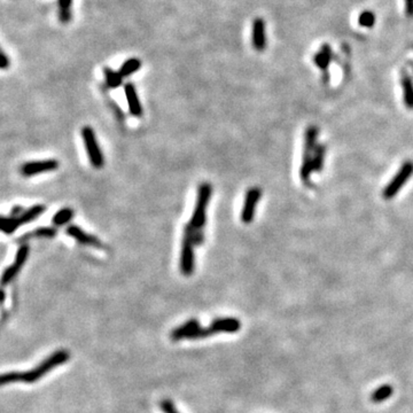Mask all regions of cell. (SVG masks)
Listing matches in <instances>:
<instances>
[{
  "mask_svg": "<svg viewBox=\"0 0 413 413\" xmlns=\"http://www.w3.org/2000/svg\"><path fill=\"white\" fill-rule=\"evenodd\" d=\"M325 152H326V148H325L324 145L317 146L316 149L313 150L312 164H313V170H315V171H320V170H323L324 161H325Z\"/></svg>",
  "mask_w": 413,
  "mask_h": 413,
  "instance_id": "7402d4cb",
  "label": "cell"
},
{
  "mask_svg": "<svg viewBox=\"0 0 413 413\" xmlns=\"http://www.w3.org/2000/svg\"><path fill=\"white\" fill-rule=\"evenodd\" d=\"M358 22L361 27L365 28H371L375 23V17L372 12H364V13L360 14V17L358 19Z\"/></svg>",
  "mask_w": 413,
  "mask_h": 413,
  "instance_id": "484cf974",
  "label": "cell"
},
{
  "mask_svg": "<svg viewBox=\"0 0 413 413\" xmlns=\"http://www.w3.org/2000/svg\"><path fill=\"white\" fill-rule=\"evenodd\" d=\"M402 86L405 106L408 109H413V82L406 71L402 73Z\"/></svg>",
  "mask_w": 413,
  "mask_h": 413,
  "instance_id": "5bb4252c",
  "label": "cell"
},
{
  "mask_svg": "<svg viewBox=\"0 0 413 413\" xmlns=\"http://www.w3.org/2000/svg\"><path fill=\"white\" fill-rule=\"evenodd\" d=\"M74 216V210L69 208V207H65V208H61L58 213L54 214V216L52 217V223H53L54 226H58L59 228V226L68 224Z\"/></svg>",
  "mask_w": 413,
  "mask_h": 413,
  "instance_id": "ac0fdd59",
  "label": "cell"
},
{
  "mask_svg": "<svg viewBox=\"0 0 413 413\" xmlns=\"http://www.w3.org/2000/svg\"><path fill=\"white\" fill-rule=\"evenodd\" d=\"M209 327L212 328L214 334H217V333H236L241 328V323L239 319L234 318V317H222V318L213 320Z\"/></svg>",
  "mask_w": 413,
  "mask_h": 413,
  "instance_id": "7c38bea8",
  "label": "cell"
},
{
  "mask_svg": "<svg viewBox=\"0 0 413 413\" xmlns=\"http://www.w3.org/2000/svg\"><path fill=\"white\" fill-rule=\"evenodd\" d=\"M413 174V162L406 161L400 166L398 171L392 177V179L388 182V185L382 190V196L386 200H390L396 196L400 188L405 186L407 180L410 179Z\"/></svg>",
  "mask_w": 413,
  "mask_h": 413,
  "instance_id": "8992f818",
  "label": "cell"
},
{
  "mask_svg": "<svg viewBox=\"0 0 413 413\" xmlns=\"http://www.w3.org/2000/svg\"><path fill=\"white\" fill-rule=\"evenodd\" d=\"M69 352L67 350H58L52 353L51 356L44 359L38 366L27 372H10L2 375L0 382L2 384L13 383V382H27L34 383L39 379H42L44 375L51 372L53 368L58 367L59 365H62L68 361Z\"/></svg>",
  "mask_w": 413,
  "mask_h": 413,
  "instance_id": "6da1fadb",
  "label": "cell"
},
{
  "mask_svg": "<svg viewBox=\"0 0 413 413\" xmlns=\"http://www.w3.org/2000/svg\"><path fill=\"white\" fill-rule=\"evenodd\" d=\"M71 6H73V0H58L59 17L62 23L69 22L71 18Z\"/></svg>",
  "mask_w": 413,
  "mask_h": 413,
  "instance_id": "603a6c76",
  "label": "cell"
},
{
  "mask_svg": "<svg viewBox=\"0 0 413 413\" xmlns=\"http://www.w3.org/2000/svg\"><path fill=\"white\" fill-rule=\"evenodd\" d=\"M57 233H58L57 229L45 228V226H43V228L36 229L35 231L31 233V236L38 237V238H53L57 236Z\"/></svg>",
  "mask_w": 413,
  "mask_h": 413,
  "instance_id": "d4e9b609",
  "label": "cell"
},
{
  "mask_svg": "<svg viewBox=\"0 0 413 413\" xmlns=\"http://www.w3.org/2000/svg\"><path fill=\"white\" fill-rule=\"evenodd\" d=\"M195 242L193 238V226L189 223L185 225L184 236L181 240L179 269L185 277H189L195 270V253H194Z\"/></svg>",
  "mask_w": 413,
  "mask_h": 413,
  "instance_id": "7a4b0ae2",
  "label": "cell"
},
{
  "mask_svg": "<svg viewBox=\"0 0 413 413\" xmlns=\"http://www.w3.org/2000/svg\"><path fill=\"white\" fill-rule=\"evenodd\" d=\"M313 170V164H312V156L311 153L305 152L303 155V158H302V165L300 169V174H301V179L304 182L305 185L310 184V177H311Z\"/></svg>",
  "mask_w": 413,
  "mask_h": 413,
  "instance_id": "9a60e30c",
  "label": "cell"
},
{
  "mask_svg": "<svg viewBox=\"0 0 413 413\" xmlns=\"http://www.w3.org/2000/svg\"><path fill=\"white\" fill-rule=\"evenodd\" d=\"M317 137H318V129L316 126H309L304 134V148L307 153H312L317 147Z\"/></svg>",
  "mask_w": 413,
  "mask_h": 413,
  "instance_id": "44dd1931",
  "label": "cell"
},
{
  "mask_svg": "<svg viewBox=\"0 0 413 413\" xmlns=\"http://www.w3.org/2000/svg\"><path fill=\"white\" fill-rule=\"evenodd\" d=\"M124 93H125L126 102H128L130 114L132 115L133 117H137V118L141 117L144 110H142V106H141L140 99H139L136 86H134L132 83H126V84L124 85Z\"/></svg>",
  "mask_w": 413,
  "mask_h": 413,
  "instance_id": "8fae6325",
  "label": "cell"
},
{
  "mask_svg": "<svg viewBox=\"0 0 413 413\" xmlns=\"http://www.w3.org/2000/svg\"><path fill=\"white\" fill-rule=\"evenodd\" d=\"M331 60H332L331 47H329L328 45H324L323 47H321L318 53L316 54V57H315L316 65L318 68L325 70L328 67Z\"/></svg>",
  "mask_w": 413,
  "mask_h": 413,
  "instance_id": "ffe728a7",
  "label": "cell"
},
{
  "mask_svg": "<svg viewBox=\"0 0 413 413\" xmlns=\"http://www.w3.org/2000/svg\"><path fill=\"white\" fill-rule=\"evenodd\" d=\"M262 197V189L260 187H250L246 192L244 205L241 212V221L245 224H250L255 217L256 207Z\"/></svg>",
  "mask_w": 413,
  "mask_h": 413,
  "instance_id": "ba28073f",
  "label": "cell"
},
{
  "mask_svg": "<svg viewBox=\"0 0 413 413\" xmlns=\"http://www.w3.org/2000/svg\"><path fill=\"white\" fill-rule=\"evenodd\" d=\"M0 65H2V69H6L10 67V59L7 57L5 52H3L2 54V63H0Z\"/></svg>",
  "mask_w": 413,
  "mask_h": 413,
  "instance_id": "f1b7e54d",
  "label": "cell"
},
{
  "mask_svg": "<svg viewBox=\"0 0 413 413\" xmlns=\"http://www.w3.org/2000/svg\"><path fill=\"white\" fill-rule=\"evenodd\" d=\"M198 325H200V324H198L197 319H189V320L186 321L185 324H182V325H180V326H178L177 328H174L173 331L171 332V335H170V336H171V339L173 341L184 340L186 334H187L189 331H192L193 328L197 327Z\"/></svg>",
  "mask_w": 413,
  "mask_h": 413,
  "instance_id": "2e32d148",
  "label": "cell"
},
{
  "mask_svg": "<svg viewBox=\"0 0 413 413\" xmlns=\"http://www.w3.org/2000/svg\"><path fill=\"white\" fill-rule=\"evenodd\" d=\"M66 233L68 234L69 237L73 238L74 240H76L77 242L85 246H91V247H95L99 249L103 248V244L98 239L97 237L93 236V234L87 233L84 230L79 228L77 225H69L68 228L66 229Z\"/></svg>",
  "mask_w": 413,
  "mask_h": 413,
  "instance_id": "30bf717a",
  "label": "cell"
},
{
  "mask_svg": "<svg viewBox=\"0 0 413 413\" xmlns=\"http://www.w3.org/2000/svg\"><path fill=\"white\" fill-rule=\"evenodd\" d=\"M392 395V387L390 384H383L372 394V400L374 403H381L388 399Z\"/></svg>",
  "mask_w": 413,
  "mask_h": 413,
  "instance_id": "cb8c5ba5",
  "label": "cell"
},
{
  "mask_svg": "<svg viewBox=\"0 0 413 413\" xmlns=\"http://www.w3.org/2000/svg\"><path fill=\"white\" fill-rule=\"evenodd\" d=\"M253 47L258 52H262L267 47V34H265V22L263 19L256 18L253 22L252 31Z\"/></svg>",
  "mask_w": 413,
  "mask_h": 413,
  "instance_id": "4fadbf2b",
  "label": "cell"
},
{
  "mask_svg": "<svg viewBox=\"0 0 413 413\" xmlns=\"http://www.w3.org/2000/svg\"><path fill=\"white\" fill-rule=\"evenodd\" d=\"M103 75H105L106 84L109 89H117V87L122 85L123 77L118 71H115L114 69L109 68V67H105L103 68Z\"/></svg>",
  "mask_w": 413,
  "mask_h": 413,
  "instance_id": "d6986e66",
  "label": "cell"
},
{
  "mask_svg": "<svg viewBox=\"0 0 413 413\" xmlns=\"http://www.w3.org/2000/svg\"><path fill=\"white\" fill-rule=\"evenodd\" d=\"M29 253H30V248L28 245H22L21 247L18 249L17 255H15V258H14V262L11 265H9V267L5 269V271L3 272V277H2L3 286L9 285L10 283H12V281L14 280V278L18 276V273L20 271H21L22 267L25 265L28 257H29Z\"/></svg>",
  "mask_w": 413,
  "mask_h": 413,
  "instance_id": "52a82bcc",
  "label": "cell"
},
{
  "mask_svg": "<svg viewBox=\"0 0 413 413\" xmlns=\"http://www.w3.org/2000/svg\"><path fill=\"white\" fill-rule=\"evenodd\" d=\"M45 210L46 207L44 204H35L33 207H30L29 209L23 210L19 216L3 217L2 231L5 234H13L20 226L31 223L36 218L41 217Z\"/></svg>",
  "mask_w": 413,
  "mask_h": 413,
  "instance_id": "277c9868",
  "label": "cell"
},
{
  "mask_svg": "<svg viewBox=\"0 0 413 413\" xmlns=\"http://www.w3.org/2000/svg\"><path fill=\"white\" fill-rule=\"evenodd\" d=\"M405 12L408 18H413V0H405Z\"/></svg>",
  "mask_w": 413,
  "mask_h": 413,
  "instance_id": "83f0119b",
  "label": "cell"
},
{
  "mask_svg": "<svg viewBox=\"0 0 413 413\" xmlns=\"http://www.w3.org/2000/svg\"><path fill=\"white\" fill-rule=\"evenodd\" d=\"M81 134L91 165L95 169H101L105 164V157H103L102 150L99 147L94 130L91 126H84V128H82Z\"/></svg>",
  "mask_w": 413,
  "mask_h": 413,
  "instance_id": "5b68a950",
  "label": "cell"
},
{
  "mask_svg": "<svg viewBox=\"0 0 413 413\" xmlns=\"http://www.w3.org/2000/svg\"><path fill=\"white\" fill-rule=\"evenodd\" d=\"M213 187L209 182H202L197 188L195 207H194L189 224L196 230H202L207 223V208L212 197Z\"/></svg>",
  "mask_w": 413,
  "mask_h": 413,
  "instance_id": "3957f363",
  "label": "cell"
},
{
  "mask_svg": "<svg viewBox=\"0 0 413 413\" xmlns=\"http://www.w3.org/2000/svg\"><path fill=\"white\" fill-rule=\"evenodd\" d=\"M59 168V161L54 160V158H47V160H38V161H30L26 162L25 164L21 166V173L25 177H33L37 176L44 172L54 171Z\"/></svg>",
  "mask_w": 413,
  "mask_h": 413,
  "instance_id": "9c48e42d",
  "label": "cell"
},
{
  "mask_svg": "<svg viewBox=\"0 0 413 413\" xmlns=\"http://www.w3.org/2000/svg\"><path fill=\"white\" fill-rule=\"evenodd\" d=\"M140 68H141L140 59L130 58L128 59V60H125L124 62H123L121 68L118 69V73H120V75L123 78H125V77L131 76V75H133Z\"/></svg>",
  "mask_w": 413,
  "mask_h": 413,
  "instance_id": "e0dca14e",
  "label": "cell"
},
{
  "mask_svg": "<svg viewBox=\"0 0 413 413\" xmlns=\"http://www.w3.org/2000/svg\"><path fill=\"white\" fill-rule=\"evenodd\" d=\"M161 408L164 413H179L170 399H163L161 402Z\"/></svg>",
  "mask_w": 413,
  "mask_h": 413,
  "instance_id": "4316f807",
  "label": "cell"
}]
</instances>
